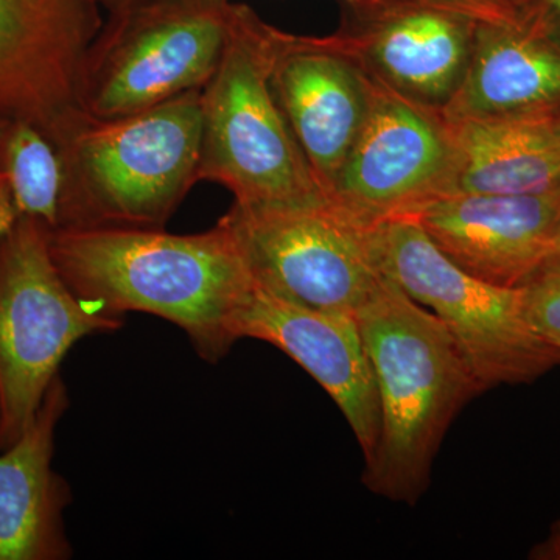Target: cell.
Instances as JSON below:
<instances>
[{
    "mask_svg": "<svg viewBox=\"0 0 560 560\" xmlns=\"http://www.w3.org/2000/svg\"><path fill=\"white\" fill-rule=\"evenodd\" d=\"M530 326L544 337L560 335V265L523 289Z\"/></svg>",
    "mask_w": 560,
    "mask_h": 560,
    "instance_id": "19",
    "label": "cell"
},
{
    "mask_svg": "<svg viewBox=\"0 0 560 560\" xmlns=\"http://www.w3.org/2000/svg\"><path fill=\"white\" fill-rule=\"evenodd\" d=\"M238 338L270 342L319 383L340 408L364 459L381 434L377 385L353 313L316 311L254 283L237 320Z\"/></svg>",
    "mask_w": 560,
    "mask_h": 560,
    "instance_id": "15",
    "label": "cell"
},
{
    "mask_svg": "<svg viewBox=\"0 0 560 560\" xmlns=\"http://www.w3.org/2000/svg\"><path fill=\"white\" fill-rule=\"evenodd\" d=\"M201 91L130 116L80 110L54 136L65 160L61 228H164L200 168Z\"/></svg>",
    "mask_w": 560,
    "mask_h": 560,
    "instance_id": "3",
    "label": "cell"
},
{
    "mask_svg": "<svg viewBox=\"0 0 560 560\" xmlns=\"http://www.w3.org/2000/svg\"><path fill=\"white\" fill-rule=\"evenodd\" d=\"M474 43L447 121L560 117V21L536 0H469Z\"/></svg>",
    "mask_w": 560,
    "mask_h": 560,
    "instance_id": "11",
    "label": "cell"
},
{
    "mask_svg": "<svg viewBox=\"0 0 560 560\" xmlns=\"http://www.w3.org/2000/svg\"><path fill=\"white\" fill-rule=\"evenodd\" d=\"M49 245L70 290L101 315L142 312L171 320L209 363L241 340L238 315L254 280L221 219L189 235L164 228H61L50 231Z\"/></svg>",
    "mask_w": 560,
    "mask_h": 560,
    "instance_id": "1",
    "label": "cell"
},
{
    "mask_svg": "<svg viewBox=\"0 0 560 560\" xmlns=\"http://www.w3.org/2000/svg\"><path fill=\"white\" fill-rule=\"evenodd\" d=\"M548 340L555 342L556 346H559L560 348V335H555V337L548 338Z\"/></svg>",
    "mask_w": 560,
    "mask_h": 560,
    "instance_id": "24",
    "label": "cell"
},
{
    "mask_svg": "<svg viewBox=\"0 0 560 560\" xmlns=\"http://www.w3.org/2000/svg\"><path fill=\"white\" fill-rule=\"evenodd\" d=\"M375 265L442 320L486 393L526 385L560 366V348L530 326L523 289H503L464 271L412 219L370 228Z\"/></svg>",
    "mask_w": 560,
    "mask_h": 560,
    "instance_id": "6",
    "label": "cell"
},
{
    "mask_svg": "<svg viewBox=\"0 0 560 560\" xmlns=\"http://www.w3.org/2000/svg\"><path fill=\"white\" fill-rule=\"evenodd\" d=\"M455 150L451 194L560 190V136L552 120L448 121Z\"/></svg>",
    "mask_w": 560,
    "mask_h": 560,
    "instance_id": "17",
    "label": "cell"
},
{
    "mask_svg": "<svg viewBox=\"0 0 560 560\" xmlns=\"http://www.w3.org/2000/svg\"><path fill=\"white\" fill-rule=\"evenodd\" d=\"M230 226L254 283L282 300L327 312H359L383 279L370 228L331 201L307 208L232 205Z\"/></svg>",
    "mask_w": 560,
    "mask_h": 560,
    "instance_id": "8",
    "label": "cell"
},
{
    "mask_svg": "<svg viewBox=\"0 0 560 560\" xmlns=\"http://www.w3.org/2000/svg\"><path fill=\"white\" fill-rule=\"evenodd\" d=\"M0 175L9 183L20 217L60 226L65 160L54 138L31 120H0Z\"/></svg>",
    "mask_w": 560,
    "mask_h": 560,
    "instance_id": "18",
    "label": "cell"
},
{
    "mask_svg": "<svg viewBox=\"0 0 560 560\" xmlns=\"http://www.w3.org/2000/svg\"><path fill=\"white\" fill-rule=\"evenodd\" d=\"M334 38L368 75L441 110L470 60L475 18L469 0H345Z\"/></svg>",
    "mask_w": 560,
    "mask_h": 560,
    "instance_id": "10",
    "label": "cell"
},
{
    "mask_svg": "<svg viewBox=\"0 0 560 560\" xmlns=\"http://www.w3.org/2000/svg\"><path fill=\"white\" fill-rule=\"evenodd\" d=\"M408 219L448 259L492 285L526 289L560 265V190L447 194Z\"/></svg>",
    "mask_w": 560,
    "mask_h": 560,
    "instance_id": "12",
    "label": "cell"
},
{
    "mask_svg": "<svg viewBox=\"0 0 560 560\" xmlns=\"http://www.w3.org/2000/svg\"><path fill=\"white\" fill-rule=\"evenodd\" d=\"M453 173L452 130L441 110L372 79L370 114L329 200L361 226H377L451 194Z\"/></svg>",
    "mask_w": 560,
    "mask_h": 560,
    "instance_id": "9",
    "label": "cell"
},
{
    "mask_svg": "<svg viewBox=\"0 0 560 560\" xmlns=\"http://www.w3.org/2000/svg\"><path fill=\"white\" fill-rule=\"evenodd\" d=\"M101 3L103 11L119 9V7L127 5V3L136 2V0H97Z\"/></svg>",
    "mask_w": 560,
    "mask_h": 560,
    "instance_id": "22",
    "label": "cell"
},
{
    "mask_svg": "<svg viewBox=\"0 0 560 560\" xmlns=\"http://www.w3.org/2000/svg\"><path fill=\"white\" fill-rule=\"evenodd\" d=\"M103 20L97 0H0V120L54 136L73 119L81 60Z\"/></svg>",
    "mask_w": 560,
    "mask_h": 560,
    "instance_id": "13",
    "label": "cell"
},
{
    "mask_svg": "<svg viewBox=\"0 0 560 560\" xmlns=\"http://www.w3.org/2000/svg\"><path fill=\"white\" fill-rule=\"evenodd\" d=\"M276 32L250 7L234 3L223 58L201 90L198 179L223 186L241 208L330 201L272 94Z\"/></svg>",
    "mask_w": 560,
    "mask_h": 560,
    "instance_id": "4",
    "label": "cell"
},
{
    "mask_svg": "<svg viewBox=\"0 0 560 560\" xmlns=\"http://www.w3.org/2000/svg\"><path fill=\"white\" fill-rule=\"evenodd\" d=\"M232 0H136L106 11L79 75V108L117 119L201 91L219 69Z\"/></svg>",
    "mask_w": 560,
    "mask_h": 560,
    "instance_id": "5",
    "label": "cell"
},
{
    "mask_svg": "<svg viewBox=\"0 0 560 560\" xmlns=\"http://www.w3.org/2000/svg\"><path fill=\"white\" fill-rule=\"evenodd\" d=\"M355 316L381 407V434L361 482L415 506L453 420L486 390L442 320L386 276Z\"/></svg>",
    "mask_w": 560,
    "mask_h": 560,
    "instance_id": "2",
    "label": "cell"
},
{
    "mask_svg": "<svg viewBox=\"0 0 560 560\" xmlns=\"http://www.w3.org/2000/svg\"><path fill=\"white\" fill-rule=\"evenodd\" d=\"M552 124H555L556 131H558V135L560 136V117L559 119L552 120Z\"/></svg>",
    "mask_w": 560,
    "mask_h": 560,
    "instance_id": "25",
    "label": "cell"
},
{
    "mask_svg": "<svg viewBox=\"0 0 560 560\" xmlns=\"http://www.w3.org/2000/svg\"><path fill=\"white\" fill-rule=\"evenodd\" d=\"M18 219H20V213H18L16 206H14L9 183L0 175V243L13 230Z\"/></svg>",
    "mask_w": 560,
    "mask_h": 560,
    "instance_id": "20",
    "label": "cell"
},
{
    "mask_svg": "<svg viewBox=\"0 0 560 560\" xmlns=\"http://www.w3.org/2000/svg\"><path fill=\"white\" fill-rule=\"evenodd\" d=\"M49 238L46 224L20 217L0 243V451L35 418L75 342L124 326L70 290Z\"/></svg>",
    "mask_w": 560,
    "mask_h": 560,
    "instance_id": "7",
    "label": "cell"
},
{
    "mask_svg": "<svg viewBox=\"0 0 560 560\" xmlns=\"http://www.w3.org/2000/svg\"><path fill=\"white\" fill-rule=\"evenodd\" d=\"M270 80L302 154L329 197L370 114L371 77L334 36L278 28Z\"/></svg>",
    "mask_w": 560,
    "mask_h": 560,
    "instance_id": "14",
    "label": "cell"
},
{
    "mask_svg": "<svg viewBox=\"0 0 560 560\" xmlns=\"http://www.w3.org/2000/svg\"><path fill=\"white\" fill-rule=\"evenodd\" d=\"M530 559L560 560V521L552 525L550 536L547 540L534 547L530 551Z\"/></svg>",
    "mask_w": 560,
    "mask_h": 560,
    "instance_id": "21",
    "label": "cell"
},
{
    "mask_svg": "<svg viewBox=\"0 0 560 560\" xmlns=\"http://www.w3.org/2000/svg\"><path fill=\"white\" fill-rule=\"evenodd\" d=\"M536 2L541 3L545 9L550 10L551 13L560 21V0H536Z\"/></svg>",
    "mask_w": 560,
    "mask_h": 560,
    "instance_id": "23",
    "label": "cell"
},
{
    "mask_svg": "<svg viewBox=\"0 0 560 560\" xmlns=\"http://www.w3.org/2000/svg\"><path fill=\"white\" fill-rule=\"evenodd\" d=\"M68 408L58 375L20 440L0 451V560L72 558L65 529L72 490L51 466L55 433Z\"/></svg>",
    "mask_w": 560,
    "mask_h": 560,
    "instance_id": "16",
    "label": "cell"
}]
</instances>
